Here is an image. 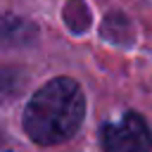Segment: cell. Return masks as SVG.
<instances>
[{
  "instance_id": "1",
  "label": "cell",
  "mask_w": 152,
  "mask_h": 152,
  "mask_svg": "<svg viewBox=\"0 0 152 152\" xmlns=\"http://www.w3.org/2000/svg\"><path fill=\"white\" fill-rule=\"evenodd\" d=\"M86 116V95L69 76L40 86L24 107V131L36 145H59L76 135Z\"/></svg>"
},
{
  "instance_id": "2",
  "label": "cell",
  "mask_w": 152,
  "mask_h": 152,
  "mask_svg": "<svg viewBox=\"0 0 152 152\" xmlns=\"http://www.w3.org/2000/svg\"><path fill=\"white\" fill-rule=\"evenodd\" d=\"M100 142L104 152H152V133L135 112L107 121L100 128Z\"/></svg>"
}]
</instances>
